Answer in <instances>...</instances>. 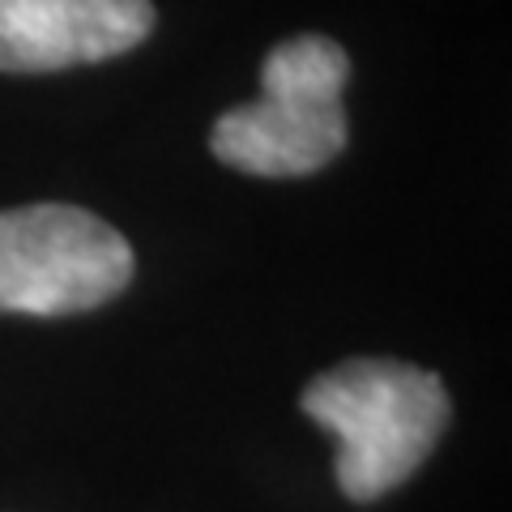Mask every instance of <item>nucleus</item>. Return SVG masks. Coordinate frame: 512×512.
Here are the masks:
<instances>
[{
    "label": "nucleus",
    "instance_id": "nucleus-3",
    "mask_svg": "<svg viewBox=\"0 0 512 512\" xmlns=\"http://www.w3.org/2000/svg\"><path fill=\"white\" fill-rule=\"evenodd\" d=\"M154 30L150 0H0V69L52 73L137 47Z\"/></svg>",
    "mask_w": 512,
    "mask_h": 512
},
{
    "label": "nucleus",
    "instance_id": "nucleus-4",
    "mask_svg": "<svg viewBox=\"0 0 512 512\" xmlns=\"http://www.w3.org/2000/svg\"><path fill=\"white\" fill-rule=\"evenodd\" d=\"M350 120L342 99H312L291 90H261L256 103L218 116L210 150L248 175H312L346 150Z\"/></svg>",
    "mask_w": 512,
    "mask_h": 512
},
{
    "label": "nucleus",
    "instance_id": "nucleus-5",
    "mask_svg": "<svg viewBox=\"0 0 512 512\" xmlns=\"http://www.w3.org/2000/svg\"><path fill=\"white\" fill-rule=\"evenodd\" d=\"M350 56L329 35H295L278 43L261 64V90H291L312 99H342Z\"/></svg>",
    "mask_w": 512,
    "mask_h": 512
},
{
    "label": "nucleus",
    "instance_id": "nucleus-2",
    "mask_svg": "<svg viewBox=\"0 0 512 512\" xmlns=\"http://www.w3.org/2000/svg\"><path fill=\"white\" fill-rule=\"evenodd\" d=\"M128 278L133 248L99 214L56 201L0 210V312H90Z\"/></svg>",
    "mask_w": 512,
    "mask_h": 512
},
{
    "label": "nucleus",
    "instance_id": "nucleus-1",
    "mask_svg": "<svg viewBox=\"0 0 512 512\" xmlns=\"http://www.w3.org/2000/svg\"><path fill=\"white\" fill-rule=\"evenodd\" d=\"M308 419L338 436V487L367 504L402 487L448 427V393L436 372L402 359H350L303 389Z\"/></svg>",
    "mask_w": 512,
    "mask_h": 512
}]
</instances>
